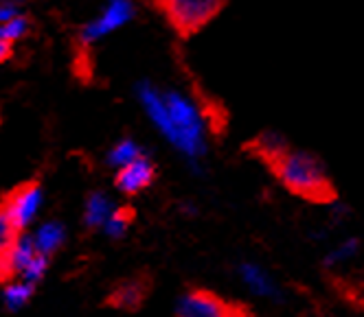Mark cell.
I'll return each mask as SVG.
<instances>
[{
	"instance_id": "1",
	"label": "cell",
	"mask_w": 364,
	"mask_h": 317,
	"mask_svg": "<svg viewBox=\"0 0 364 317\" xmlns=\"http://www.w3.org/2000/svg\"><path fill=\"white\" fill-rule=\"evenodd\" d=\"M139 103L163 138L189 160H200L206 149V118L182 92H161L151 84L136 86Z\"/></svg>"
},
{
	"instance_id": "2",
	"label": "cell",
	"mask_w": 364,
	"mask_h": 317,
	"mask_svg": "<svg viewBox=\"0 0 364 317\" xmlns=\"http://www.w3.org/2000/svg\"><path fill=\"white\" fill-rule=\"evenodd\" d=\"M279 182L299 197L325 201L331 197V184L323 165L311 153L288 151L272 165Z\"/></svg>"
},
{
	"instance_id": "3",
	"label": "cell",
	"mask_w": 364,
	"mask_h": 317,
	"mask_svg": "<svg viewBox=\"0 0 364 317\" xmlns=\"http://www.w3.org/2000/svg\"><path fill=\"white\" fill-rule=\"evenodd\" d=\"M151 3L180 38H191L220 16L226 0H151Z\"/></svg>"
},
{
	"instance_id": "4",
	"label": "cell",
	"mask_w": 364,
	"mask_h": 317,
	"mask_svg": "<svg viewBox=\"0 0 364 317\" xmlns=\"http://www.w3.org/2000/svg\"><path fill=\"white\" fill-rule=\"evenodd\" d=\"M134 16H136L134 0H108V3L103 5V9L97 13V18H92L90 22H86L82 26L80 44L92 46L101 38H106V35L119 31L127 22H132Z\"/></svg>"
},
{
	"instance_id": "5",
	"label": "cell",
	"mask_w": 364,
	"mask_h": 317,
	"mask_svg": "<svg viewBox=\"0 0 364 317\" xmlns=\"http://www.w3.org/2000/svg\"><path fill=\"white\" fill-rule=\"evenodd\" d=\"M42 204H44V193L38 184H22V187H18L5 199L3 215L0 217H5L11 223V228L18 234H22L40 215Z\"/></svg>"
},
{
	"instance_id": "6",
	"label": "cell",
	"mask_w": 364,
	"mask_h": 317,
	"mask_svg": "<svg viewBox=\"0 0 364 317\" xmlns=\"http://www.w3.org/2000/svg\"><path fill=\"white\" fill-rule=\"evenodd\" d=\"M176 317H244V315L215 294L189 291L178 300Z\"/></svg>"
},
{
	"instance_id": "7",
	"label": "cell",
	"mask_w": 364,
	"mask_h": 317,
	"mask_svg": "<svg viewBox=\"0 0 364 317\" xmlns=\"http://www.w3.org/2000/svg\"><path fill=\"white\" fill-rule=\"evenodd\" d=\"M38 254L33 236L18 234L7 248H3V274L9 278H20Z\"/></svg>"
},
{
	"instance_id": "8",
	"label": "cell",
	"mask_w": 364,
	"mask_h": 317,
	"mask_svg": "<svg viewBox=\"0 0 364 317\" xmlns=\"http://www.w3.org/2000/svg\"><path fill=\"white\" fill-rule=\"evenodd\" d=\"M156 177V167L147 155H141L132 165L117 171V187L125 195H139L141 191L149 189Z\"/></svg>"
},
{
	"instance_id": "9",
	"label": "cell",
	"mask_w": 364,
	"mask_h": 317,
	"mask_svg": "<svg viewBox=\"0 0 364 317\" xmlns=\"http://www.w3.org/2000/svg\"><path fill=\"white\" fill-rule=\"evenodd\" d=\"M237 276L252 296L264 298V300L279 298V287H277L274 278L262 265H257V262H250V260L242 262L237 267Z\"/></svg>"
},
{
	"instance_id": "10",
	"label": "cell",
	"mask_w": 364,
	"mask_h": 317,
	"mask_svg": "<svg viewBox=\"0 0 364 317\" xmlns=\"http://www.w3.org/2000/svg\"><path fill=\"white\" fill-rule=\"evenodd\" d=\"M117 210L119 208L106 193L95 191L86 197V204H84V223L90 230H103L106 223L117 215Z\"/></svg>"
},
{
	"instance_id": "11",
	"label": "cell",
	"mask_w": 364,
	"mask_h": 317,
	"mask_svg": "<svg viewBox=\"0 0 364 317\" xmlns=\"http://www.w3.org/2000/svg\"><path fill=\"white\" fill-rule=\"evenodd\" d=\"M31 236H33V243H36L38 252L44 256H50L64 245L66 230L60 221H44L36 228V232Z\"/></svg>"
},
{
	"instance_id": "12",
	"label": "cell",
	"mask_w": 364,
	"mask_h": 317,
	"mask_svg": "<svg viewBox=\"0 0 364 317\" xmlns=\"http://www.w3.org/2000/svg\"><path fill=\"white\" fill-rule=\"evenodd\" d=\"M31 31V20L27 16H18L5 24H0V50H3V62L11 55L14 46L22 40L27 38Z\"/></svg>"
},
{
	"instance_id": "13",
	"label": "cell",
	"mask_w": 364,
	"mask_h": 317,
	"mask_svg": "<svg viewBox=\"0 0 364 317\" xmlns=\"http://www.w3.org/2000/svg\"><path fill=\"white\" fill-rule=\"evenodd\" d=\"M31 296H33V284L24 282L20 278H11L3 289V304L9 311H20L29 304Z\"/></svg>"
},
{
	"instance_id": "14",
	"label": "cell",
	"mask_w": 364,
	"mask_h": 317,
	"mask_svg": "<svg viewBox=\"0 0 364 317\" xmlns=\"http://www.w3.org/2000/svg\"><path fill=\"white\" fill-rule=\"evenodd\" d=\"M141 155H143V151H141V147H139L136 140L123 138V140H119L110 149V153H108V165L114 167L117 171H121L123 167H127V165H132L134 160H139Z\"/></svg>"
},
{
	"instance_id": "15",
	"label": "cell",
	"mask_w": 364,
	"mask_h": 317,
	"mask_svg": "<svg viewBox=\"0 0 364 317\" xmlns=\"http://www.w3.org/2000/svg\"><path fill=\"white\" fill-rule=\"evenodd\" d=\"M255 149L259 151V155H264L270 165H274L281 155H285V153L290 151L288 149V143H285V138L279 136V134H274V131H266V134L259 136L257 143H255Z\"/></svg>"
},
{
	"instance_id": "16",
	"label": "cell",
	"mask_w": 364,
	"mask_h": 317,
	"mask_svg": "<svg viewBox=\"0 0 364 317\" xmlns=\"http://www.w3.org/2000/svg\"><path fill=\"white\" fill-rule=\"evenodd\" d=\"M143 284L141 282H134V280H129V282H123L119 284L114 291H112V304L119 306V308H136L141 302H143Z\"/></svg>"
},
{
	"instance_id": "17",
	"label": "cell",
	"mask_w": 364,
	"mask_h": 317,
	"mask_svg": "<svg viewBox=\"0 0 364 317\" xmlns=\"http://www.w3.org/2000/svg\"><path fill=\"white\" fill-rule=\"evenodd\" d=\"M360 245L355 239H345L341 241L338 245H333L327 256H325V265L327 267H341V265H347V262H351L358 254Z\"/></svg>"
},
{
	"instance_id": "18",
	"label": "cell",
	"mask_w": 364,
	"mask_h": 317,
	"mask_svg": "<svg viewBox=\"0 0 364 317\" xmlns=\"http://www.w3.org/2000/svg\"><path fill=\"white\" fill-rule=\"evenodd\" d=\"M46 272H48V256L38 254V256L31 260V265H29L27 269H24V274L20 276V280L29 282V284H38V282L46 276Z\"/></svg>"
},
{
	"instance_id": "19",
	"label": "cell",
	"mask_w": 364,
	"mask_h": 317,
	"mask_svg": "<svg viewBox=\"0 0 364 317\" xmlns=\"http://www.w3.org/2000/svg\"><path fill=\"white\" fill-rule=\"evenodd\" d=\"M129 230V215L123 213V210H117V215L106 223V228H103L101 232L110 236V239H123V236L127 234Z\"/></svg>"
},
{
	"instance_id": "20",
	"label": "cell",
	"mask_w": 364,
	"mask_h": 317,
	"mask_svg": "<svg viewBox=\"0 0 364 317\" xmlns=\"http://www.w3.org/2000/svg\"><path fill=\"white\" fill-rule=\"evenodd\" d=\"M22 5L18 3V0H3V5H0V24H5L18 16H22Z\"/></svg>"
}]
</instances>
